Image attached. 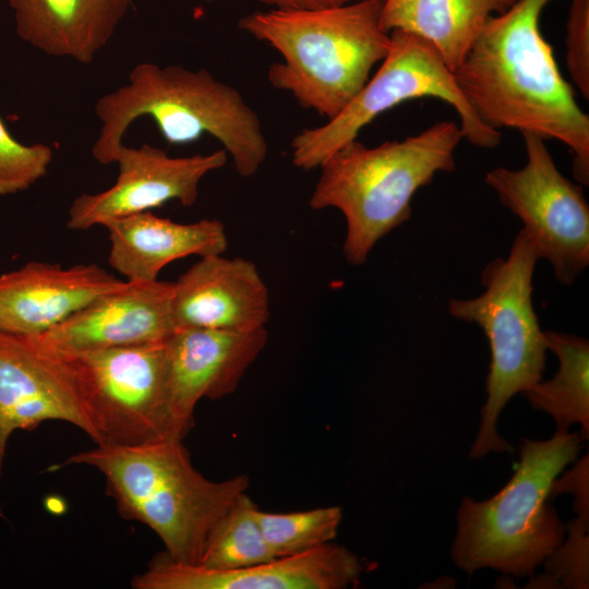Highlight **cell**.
Masks as SVG:
<instances>
[{
  "mask_svg": "<svg viewBox=\"0 0 589 589\" xmlns=\"http://www.w3.org/2000/svg\"><path fill=\"white\" fill-rule=\"evenodd\" d=\"M16 33L46 55L91 63L113 36L132 0H9Z\"/></svg>",
  "mask_w": 589,
  "mask_h": 589,
  "instance_id": "obj_19",
  "label": "cell"
},
{
  "mask_svg": "<svg viewBox=\"0 0 589 589\" xmlns=\"http://www.w3.org/2000/svg\"><path fill=\"white\" fill-rule=\"evenodd\" d=\"M227 160L224 148L209 154L171 157L149 144L134 148L122 143L113 159L119 168L116 182L99 193H85L74 199L67 227L87 230L110 219L148 212L170 201L192 206L199 197L202 179L223 168Z\"/></svg>",
  "mask_w": 589,
  "mask_h": 589,
  "instance_id": "obj_12",
  "label": "cell"
},
{
  "mask_svg": "<svg viewBox=\"0 0 589 589\" xmlns=\"http://www.w3.org/2000/svg\"><path fill=\"white\" fill-rule=\"evenodd\" d=\"M276 10H315L344 5L357 0H256Z\"/></svg>",
  "mask_w": 589,
  "mask_h": 589,
  "instance_id": "obj_28",
  "label": "cell"
},
{
  "mask_svg": "<svg viewBox=\"0 0 589 589\" xmlns=\"http://www.w3.org/2000/svg\"><path fill=\"white\" fill-rule=\"evenodd\" d=\"M381 7L382 0H357L315 10L268 9L244 15L238 26L281 56L267 71L269 84L332 120L389 50Z\"/></svg>",
  "mask_w": 589,
  "mask_h": 589,
  "instance_id": "obj_2",
  "label": "cell"
},
{
  "mask_svg": "<svg viewBox=\"0 0 589 589\" xmlns=\"http://www.w3.org/2000/svg\"><path fill=\"white\" fill-rule=\"evenodd\" d=\"M171 309L176 330H247L268 322L269 292L252 261L213 254L172 283Z\"/></svg>",
  "mask_w": 589,
  "mask_h": 589,
  "instance_id": "obj_16",
  "label": "cell"
},
{
  "mask_svg": "<svg viewBox=\"0 0 589 589\" xmlns=\"http://www.w3.org/2000/svg\"><path fill=\"white\" fill-rule=\"evenodd\" d=\"M103 226L110 240L108 263L131 283L155 281L171 262L223 254L228 245L225 225L218 219L181 224L148 211Z\"/></svg>",
  "mask_w": 589,
  "mask_h": 589,
  "instance_id": "obj_18",
  "label": "cell"
},
{
  "mask_svg": "<svg viewBox=\"0 0 589 589\" xmlns=\"http://www.w3.org/2000/svg\"><path fill=\"white\" fill-rule=\"evenodd\" d=\"M588 527L580 518L566 526L567 539L544 560L545 572L530 579L529 588H577L589 587Z\"/></svg>",
  "mask_w": 589,
  "mask_h": 589,
  "instance_id": "obj_24",
  "label": "cell"
},
{
  "mask_svg": "<svg viewBox=\"0 0 589 589\" xmlns=\"http://www.w3.org/2000/svg\"><path fill=\"white\" fill-rule=\"evenodd\" d=\"M389 50L361 92L334 119L303 129L291 142L292 164L302 170L318 168L339 147L383 112L397 105L434 97L458 113L464 139L481 148H494L501 131L485 125L459 91L453 72L424 39L400 29L389 33Z\"/></svg>",
  "mask_w": 589,
  "mask_h": 589,
  "instance_id": "obj_8",
  "label": "cell"
},
{
  "mask_svg": "<svg viewBox=\"0 0 589 589\" xmlns=\"http://www.w3.org/2000/svg\"><path fill=\"white\" fill-rule=\"evenodd\" d=\"M171 296L172 283L127 281L57 326L29 337L52 356L165 342L176 330Z\"/></svg>",
  "mask_w": 589,
  "mask_h": 589,
  "instance_id": "obj_13",
  "label": "cell"
},
{
  "mask_svg": "<svg viewBox=\"0 0 589 589\" xmlns=\"http://www.w3.org/2000/svg\"><path fill=\"white\" fill-rule=\"evenodd\" d=\"M549 1L517 0L491 16L453 75L485 125L562 142L573 155L575 179L588 185L589 117L540 31V15Z\"/></svg>",
  "mask_w": 589,
  "mask_h": 589,
  "instance_id": "obj_1",
  "label": "cell"
},
{
  "mask_svg": "<svg viewBox=\"0 0 589 589\" xmlns=\"http://www.w3.org/2000/svg\"><path fill=\"white\" fill-rule=\"evenodd\" d=\"M267 339L265 326L175 330L165 341L167 438L183 440L194 424L201 399L235 393Z\"/></svg>",
  "mask_w": 589,
  "mask_h": 589,
  "instance_id": "obj_11",
  "label": "cell"
},
{
  "mask_svg": "<svg viewBox=\"0 0 589 589\" xmlns=\"http://www.w3.org/2000/svg\"><path fill=\"white\" fill-rule=\"evenodd\" d=\"M48 420L71 423L89 436L62 361L38 348L29 336L0 330V478L11 434Z\"/></svg>",
  "mask_w": 589,
  "mask_h": 589,
  "instance_id": "obj_15",
  "label": "cell"
},
{
  "mask_svg": "<svg viewBox=\"0 0 589 589\" xmlns=\"http://www.w3.org/2000/svg\"><path fill=\"white\" fill-rule=\"evenodd\" d=\"M64 464L97 469L118 513L149 527L165 554L185 564H199L212 529L250 485L244 474L224 481L205 478L193 467L182 440L176 438L96 445Z\"/></svg>",
  "mask_w": 589,
  "mask_h": 589,
  "instance_id": "obj_4",
  "label": "cell"
},
{
  "mask_svg": "<svg viewBox=\"0 0 589 589\" xmlns=\"http://www.w3.org/2000/svg\"><path fill=\"white\" fill-rule=\"evenodd\" d=\"M125 284L94 264L28 262L0 275V330L40 335Z\"/></svg>",
  "mask_w": 589,
  "mask_h": 589,
  "instance_id": "obj_17",
  "label": "cell"
},
{
  "mask_svg": "<svg viewBox=\"0 0 589 589\" xmlns=\"http://www.w3.org/2000/svg\"><path fill=\"white\" fill-rule=\"evenodd\" d=\"M538 260L534 245L520 229L508 256L493 260L483 269L482 294L448 302L452 316L482 328L491 352L486 400L470 448L471 459H481L490 453H514L498 433L497 420L514 395L525 393L542 380L548 348L532 304V278Z\"/></svg>",
  "mask_w": 589,
  "mask_h": 589,
  "instance_id": "obj_7",
  "label": "cell"
},
{
  "mask_svg": "<svg viewBox=\"0 0 589 589\" xmlns=\"http://www.w3.org/2000/svg\"><path fill=\"white\" fill-rule=\"evenodd\" d=\"M460 127L441 121L401 141L368 147L354 139L322 165L310 197L313 209L341 212L346 220L345 260L361 265L374 245L411 217V201L437 172L455 169Z\"/></svg>",
  "mask_w": 589,
  "mask_h": 589,
  "instance_id": "obj_5",
  "label": "cell"
},
{
  "mask_svg": "<svg viewBox=\"0 0 589 589\" xmlns=\"http://www.w3.org/2000/svg\"><path fill=\"white\" fill-rule=\"evenodd\" d=\"M55 357L71 378L96 445L167 438L165 342Z\"/></svg>",
  "mask_w": 589,
  "mask_h": 589,
  "instance_id": "obj_9",
  "label": "cell"
},
{
  "mask_svg": "<svg viewBox=\"0 0 589 589\" xmlns=\"http://www.w3.org/2000/svg\"><path fill=\"white\" fill-rule=\"evenodd\" d=\"M264 538L277 557L304 553L332 542L338 532L339 506L316 507L291 513H269L257 508Z\"/></svg>",
  "mask_w": 589,
  "mask_h": 589,
  "instance_id": "obj_23",
  "label": "cell"
},
{
  "mask_svg": "<svg viewBox=\"0 0 589 589\" xmlns=\"http://www.w3.org/2000/svg\"><path fill=\"white\" fill-rule=\"evenodd\" d=\"M589 456L586 455L568 470L561 479H555L551 485L550 497L568 492L574 494V508L577 517L589 525V494H588V471Z\"/></svg>",
  "mask_w": 589,
  "mask_h": 589,
  "instance_id": "obj_27",
  "label": "cell"
},
{
  "mask_svg": "<svg viewBox=\"0 0 589 589\" xmlns=\"http://www.w3.org/2000/svg\"><path fill=\"white\" fill-rule=\"evenodd\" d=\"M582 438L556 430L544 441L521 438L520 459L508 482L484 501L464 497L450 557L472 574L491 568L526 577L563 541L566 525L546 503L553 481L576 460Z\"/></svg>",
  "mask_w": 589,
  "mask_h": 589,
  "instance_id": "obj_6",
  "label": "cell"
},
{
  "mask_svg": "<svg viewBox=\"0 0 589 589\" xmlns=\"http://www.w3.org/2000/svg\"><path fill=\"white\" fill-rule=\"evenodd\" d=\"M95 113L100 128L92 155L101 165L113 163L128 128L141 117H151L171 145L215 137L241 177L256 173L268 153L257 113L238 89L205 69L139 63L127 84L97 100Z\"/></svg>",
  "mask_w": 589,
  "mask_h": 589,
  "instance_id": "obj_3",
  "label": "cell"
},
{
  "mask_svg": "<svg viewBox=\"0 0 589 589\" xmlns=\"http://www.w3.org/2000/svg\"><path fill=\"white\" fill-rule=\"evenodd\" d=\"M362 569L353 552L332 542L229 570L176 562L164 552L131 585L135 589H344L359 581Z\"/></svg>",
  "mask_w": 589,
  "mask_h": 589,
  "instance_id": "obj_14",
  "label": "cell"
},
{
  "mask_svg": "<svg viewBox=\"0 0 589 589\" xmlns=\"http://www.w3.org/2000/svg\"><path fill=\"white\" fill-rule=\"evenodd\" d=\"M52 158L50 145L17 142L0 118V196L27 190L47 175Z\"/></svg>",
  "mask_w": 589,
  "mask_h": 589,
  "instance_id": "obj_25",
  "label": "cell"
},
{
  "mask_svg": "<svg viewBox=\"0 0 589 589\" xmlns=\"http://www.w3.org/2000/svg\"><path fill=\"white\" fill-rule=\"evenodd\" d=\"M257 508L247 492L240 494L212 529L197 565L229 570L275 560L257 521Z\"/></svg>",
  "mask_w": 589,
  "mask_h": 589,
  "instance_id": "obj_22",
  "label": "cell"
},
{
  "mask_svg": "<svg viewBox=\"0 0 589 589\" xmlns=\"http://www.w3.org/2000/svg\"><path fill=\"white\" fill-rule=\"evenodd\" d=\"M527 163L520 169L497 167L485 182L546 260L555 278L570 286L589 264V205L582 188L556 167L542 137L521 133Z\"/></svg>",
  "mask_w": 589,
  "mask_h": 589,
  "instance_id": "obj_10",
  "label": "cell"
},
{
  "mask_svg": "<svg viewBox=\"0 0 589 589\" xmlns=\"http://www.w3.org/2000/svg\"><path fill=\"white\" fill-rule=\"evenodd\" d=\"M517 0H382L384 32L400 29L428 41L454 72L486 21Z\"/></svg>",
  "mask_w": 589,
  "mask_h": 589,
  "instance_id": "obj_20",
  "label": "cell"
},
{
  "mask_svg": "<svg viewBox=\"0 0 589 589\" xmlns=\"http://www.w3.org/2000/svg\"><path fill=\"white\" fill-rule=\"evenodd\" d=\"M1 514H2V513H1V508H0V516H1Z\"/></svg>",
  "mask_w": 589,
  "mask_h": 589,
  "instance_id": "obj_29",
  "label": "cell"
},
{
  "mask_svg": "<svg viewBox=\"0 0 589 589\" xmlns=\"http://www.w3.org/2000/svg\"><path fill=\"white\" fill-rule=\"evenodd\" d=\"M546 348L558 360L551 380L539 381L522 393L530 406L550 414L556 430L580 425L582 441L589 438V341L587 338L555 330H543Z\"/></svg>",
  "mask_w": 589,
  "mask_h": 589,
  "instance_id": "obj_21",
  "label": "cell"
},
{
  "mask_svg": "<svg viewBox=\"0 0 589 589\" xmlns=\"http://www.w3.org/2000/svg\"><path fill=\"white\" fill-rule=\"evenodd\" d=\"M566 64L573 83L589 98V0H572L566 23Z\"/></svg>",
  "mask_w": 589,
  "mask_h": 589,
  "instance_id": "obj_26",
  "label": "cell"
}]
</instances>
